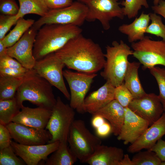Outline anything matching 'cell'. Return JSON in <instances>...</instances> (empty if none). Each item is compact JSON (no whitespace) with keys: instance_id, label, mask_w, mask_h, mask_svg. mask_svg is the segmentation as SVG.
Segmentation results:
<instances>
[{"instance_id":"cell-1","label":"cell","mask_w":165,"mask_h":165,"mask_svg":"<svg viewBox=\"0 0 165 165\" xmlns=\"http://www.w3.org/2000/svg\"><path fill=\"white\" fill-rule=\"evenodd\" d=\"M55 53L68 68L86 73H96L103 68L106 61L100 45L82 34Z\"/></svg>"},{"instance_id":"cell-2","label":"cell","mask_w":165,"mask_h":165,"mask_svg":"<svg viewBox=\"0 0 165 165\" xmlns=\"http://www.w3.org/2000/svg\"><path fill=\"white\" fill-rule=\"evenodd\" d=\"M82 32L79 27L72 25H44L38 30L36 36L33 49L35 59L39 60L55 53Z\"/></svg>"},{"instance_id":"cell-3","label":"cell","mask_w":165,"mask_h":165,"mask_svg":"<svg viewBox=\"0 0 165 165\" xmlns=\"http://www.w3.org/2000/svg\"><path fill=\"white\" fill-rule=\"evenodd\" d=\"M52 86L34 69L28 70L15 97L21 108L24 106V101H28L37 107L52 110L57 101Z\"/></svg>"},{"instance_id":"cell-4","label":"cell","mask_w":165,"mask_h":165,"mask_svg":"<svg viewBox=\"0 0 165 165\" xmlns=\"http://www.w3.org/2000/svg\"><path fill=\"white\" fill-rule=\"evenodd\" d=\"M106 50V61L101 75L116 87L124 83L129 62L128 57L133 55V51L122 40L113 41L112 46H107Z\"/></svg>"},{"instance_id":"cell-5","label":"cell","mask_w":165,"mask_h":165,"mask_svg":"<svg viewBox=\"0 0 165 165\" xmlns=\"http://www.w3.org/2000/svg\"><path fill=\"white\" fill-rule=\"evenodd\" d=\"M68 142L72 152L82 163H86L102 143L99 137L92 134L81 119H75L73 122Z\"/></svg>"},{"instance_id":"cell-6","label":"cell","mask_w":165,"mask_h":165,"mask_svg":"<svg viewBox=\"0 0 165 165\" xmlns=\"http://www.w3.org/2000/svg\"><path fill=\"white\" fill-rule=\"evenodd\" d=\"M56 100L46 127L52 136L48 143L57 141L60 143H67L70 129L75 120V113L74 109L69 105L65 104L60 97H57Z\"/></svg>"},{"instance_id":"cell-7","label":"cell","mask_w":165,"mask_h":165,"mask_svg":"<svg viewBox=\"0 0 165 165\" xmlns=\"http://www.w3.org/2000/svg\"><path fill=\"white\" fill-rule=\"evenodd\" d=\"M87 11L86 6L77 1L65 7L50 9L45 15L35 21L32 26L38 31L46 24H71L79 27L86 20Z\"/></svg>"},{"instance_id":"cell-8","label":"cell","mask_w":165,"mask_h":165,"mask_svg":"<svg viewBox=\"0 0 165 165\" xmlns=\"http://www.w3.org/2000/svg\"><path fill=\"white\" fill-rule=\"evenodd\" d=\"M133 57L137 59L144 70L157 65L165 67V41L155 40L148 36L131 43Z\"/></svg>"},{"instance_id":"cell-9","label":"cell","mask_w":165,"mask_h":165,"mask_svg":"<svg viewBox=\"0 0 165 165\" xmlns=\"http://www.w3.org/2000/svg\"><path fill=\"white\" fill-rule=\"evenodd\" d=\"M77 1L85 5L87 8L86 20L93 22L97 20L105 30L110 28V22L113 19H123L125 16L118 0Z\"/></svg>"},{"instance_id":"cell-10","label":"cell","mask_w":165,"mask_h":165,"mask_svg":"<svg viewBox=\"0 0 165 165\" xmlns=\"http://www.w3.org/2000/svg\"><path fill=\"white\" fill-rule=\"evenodd\" d=\"M63 75L68 84L70 91L69 105L79 113L86 112L84 101L96 73L63 70Z\"/></svg>"},{"instance_id":"cell-11","label":"cell","mask_w":165,"mask_h":165,"mask_svg":"<svg viewBox=\"0 0 165 165\" xmlns=\"http://www.w3.org/2000/svg\"><path fill=\"white\" fill-rule=\"evenodd\" d=\"M64 63L55 53H50L36 61L33 68L39 75L60 90L68 100L70 94L65 85L63 73Z\"/></svg>"},{"instance_id":"cell-12","label":"cell","mask_w":165,"mask_h":165,"mask_svg":"<svg viewBox=\"0 0 165 165\" xmlns=\"http://www.w3.org/2000/svg\"><path fill=\"white\" fill-rule=\"evenodd\" d=\"M37 31L31 27L15 43L7 48V54L28 70L33 69L36 61L33 49Z\"/></svg>"},{"instance_id":"cell-13","label":"cell","mask_w":165,"mask_h":165,"mask_svg":"<svg viewBox=\"0 0 165 165\" xmlns=\"http://www.w3.org/2000/svg\"><path fill=\"white\" fill-rule=\"evenodd\" d=\"M12 139L16 142L26 145L46 144L51 139L48 130L40 129L11 122L6 125Z\"/></svg>"},{"instance_id":"cell-14","label":"cell","mask_w":165,"mask_h":165,"mask_svg":"<svg viewBox=\"0 0 165 165\" xmlns=\"http://www.w3.org/2000/svg\"><path fill=\"white\" fill-rule=\"evenodd\" d=\"M135 114L147 121L149 126L157 121L164 112L159 95L146 94L142 97L134 99L128 107Z\"/></svg>"},{"instance_id":"cell-15","label":"cell","mask_w":165,"mask_h":165,"mask_svg":"<svg viewBox=\"0 0 165 165\" xmlns=\"http://www.w3.org/2000/svg\"><path fill=\"white\" fill-rule=\"evenodd\" d=\"M57 141L42 145H26L11 141V145L18 156L28 165H37L42 161H45L48 156L58 148Z\"/></svg>"},{"instance_id":"cell-16","label":"cell","mask_w":165,"mask_h":165,"mask_svg":"<svg viewBox=\"0 0 165 165\" xmlns=\"http://www.w3.org/2000/svg\"><path fill=\"white\" fill-rule=\"evenodd\" d=\"M149 126L148 122L138 116L128 107L125 108V116L118 140L125 145L132 144L137 140Z\"/></svg>"},{"instance_id":"cell-17","label":"cell","mask_w":165,"mask_h":165,"mask_svg":"<svg viewBox=\"0 0 165 165\" xmlns=\"http://www.w3.org/2000/svg\"><path fill=\"white\" fill-rule=\"evenodd\" d=\"M52 110L38 107L31 108L24 106L13 118L12 122L40 129L46 127Z\"/></svg>"},{"instance_id":"cell-18","label":"cell","mask_w":165,"mask_h":165,"mask_svg":"<svg viewBox=\"0 0 165 165\" xmlns=\"http://www.w3.org/2000/svg\"><path fill=\"white\" fill-rule=\"evenodd\" d=\"M143 134L129 146L128 151L134 153L143 149H150L165 135V113L150 126Z\"/></svg>"},{"instance_id":"cell-19","label":"cell","mask_w":165,"mask_h":165,"mask_svg":"<svg viewBox=\"0 0 165 165\" xmlns=\"http://www.w3.org/2000/svg\"><path fill=\"white\" fill-rule=\"evenodd\" d=\"M115 87L109 81L97 90L90 93L84 101L86 112L92 115L114 99Z\"/></svg>"},{"instance_id":"cell-20","label":"cell","mask_w":165,"mask_h":165,"mask_svg":"<svg viewBox=\"0 0 165 165\" xmlns=\"http://www.w3.org/2000/svg\"><path fill=\"white\" fill-rule=\"evenodd\" d=\"M124 155L121 148L101 144L86 163L90 165H119Z\"/></svg>"},{"instance_id":"cell-21","label":"cell","mask_w":165,"mask_h":165,"mask_svg":"<svg viewBox=\"0 0 165 165\" xmlns=\"http://www.w3.org/2000/svg\"><path fill=\"white\" fill-rule=\"evenodd\" d=\"M94 115H99L107 120L112 127V133L116 136L119 134L125 116V108L114 99Z\"/></svg>"},{"instance_id":"cell-22","label":"cell","mask_w":165,"mask_h":165,"mask_svg":"<svg viewBox=\"0 0 165 165\" xmlns=\"http://www.w3.org/2000/svg\"><path fill=\"white\" fill-rule=\"evenodd\" d=\"M150 20L149 13L143 12L138 17L129 24L120 26L118 30L127 35L129 42L132 43L142 39L145 37L147 28Z\"/></svg>"},{"instance_id":"cell-23","label":"cell","mask_w":165,"mask_h":165,"mask_svg":"<svg viewBox=\"0 0 165 165\" xmlns=\"http://www.w3.org/2000/svg\"><path fill=\"white\" fill-rule=\"evenodd\" d=\"M141 64L139 62H129L124 78V84L131 93L134 99L140 98L146 94L138 76V70Z\"/></svg>"},{"instance_id":"cell-24","label":"cell","mask_w":165,"mask_h":165,"mask_svg":"<svg viewBox=\"0 0 165 165\" xmlns=\"http://www.w3.org/2000/svg\"><path fill=\"white\" fill-rule=\"evenodd\" d=\"M68 146L67 143H60L58 148L45 160V165H72L78 160Z\"/></svg>"},{"instance_id":"cell-25","label":"cell","mask_w":165,"mask_h":165,"mask_svg":"<svg viewBox=\"0 0 165 165\" xmlns=\"http://www.w3.org/2000/svg\"><path fill=\"white\" fill-rule=\"evenodd\" d=\"M19 9L16 15L18 19L23 18L29 14H35L41 17L45 15L49 10L43 0H18Z\"/></svg>"},{"instance_id":"cell-26","label":"cell","mask_w":165,"mask_h":165,"mask_svg":"<svg viewBox=\"0 0 165 165\" xmlns=\"http://www.w3.org/2000/svg\"><path fill=\"white\" fill-rule=\"evenodd\" d=\"M35 21L32 19H25L20 18L14 28L1 40L7 47H10L15 43L24 33L32 26Z\"/></svg>"},{"instance_id":"cell-27","label":"cell","mask_w":165,"mask_h":165,"mask_svg":"<svg viewBox=\"0 0 165 165\" xmlns=\"http://www.w3.org/2000/svg\"><path fill=\"white\" fill-rule=\"evenodd\" d=\"M24 77L16 78L0 76V100L14 98Z\"/></svg>"},{"instance_id":"cell-28","label":"cell","mask_w":165,"mask_h":165,"mask_svg":"<svg viewBox=\"0 0 165 165\" xmlns=\"http://www.w3.org/2000/svg\"><path fill=\"white\" fill-rule=\"evenodd\" d=\"M21 108L15 97L0 100V124L6 126L11 122Z\"/></svg>"},{"instance_id":"cell-29","label":"cell","mask_w":165,"mask_h":165,"mask_svg":"<svg viewBox=\"0 0 165 165\" xmlns=\"http://www.w3.org/2000/svg\"><path fill=\"white\" fill-rule=\"evenodd\" d=\"M131 160L133 165H160L161 162L156 153L150 149L138 152Z\"/></svg>"},{"instance_id":"cell-30","label":"cell","mask_w":165,"mask_h":165,"mask_svg":"<svg viewBox=\"0 0 165 165\" xmlns=\"http://www.w3.org/2000/svg\"><path fill=\"white\" fill-rule=\"evenodd\" d=\"M120 3L123 6L122 9L125 16L129 19L136 17L142 6L146 9L149 7L147 0H124Z\"/></svg>"},{"instance_id":"cell-31","label":"cell","mask_w":165,"mask_h":165,"mask_svg":"<svg viewBox=\"0 0 165 165\" xmlns=\"http://www.w3.org/2000/svg\"><path fill=\"white\" fill-rule=\"evenodd\" d=\"M151 23L148 26L146 33L160 37L165 41V25L161 17L155 13H149Z\"/></svg>"},{"instance_id":"cell-32","label":"cell","mask_w":165,"mask_h":165,"mask_svg":"<svg viewBox=\"0 0 165 165\" xmlns=\"http://www.w3.org/2000/svg\"><path fill=\"white\" fill-rule=\"evenodd\" d=\"M17 156L11 145L0 150V165H25L24 161Z\"/></svg>"},{"instance_id":"cell-33","label":"cell","mask_w":165,"mask_h":165,"mask_svg":"<svg viewBox=\"0 0 165 165\" xmlns=\"http://www.w3.org/2000/svg\"><path fill=\"white\" fill-rule=\"evenodd\" d=\"M149 69L158 84L160 92L159 96L161 101L165 102V68L155 66Z\"/></svg>"},{"instance_id":"cell-34","label":"cell","mask_w":165,"mask_h":165,"mask_svg":"<svg viewBox=\"0 0 165 165\" xmlns=\"http://www.w3.org/2000/svg\"><path fill=\"white\" fill-rule=\"evenodd\" d=\"M134 99L132 94L124 83L115 87L114 99L117 101L124 108L128 107Z\"/></svg>"},{"instance_id":"cell-35","label":"cell","mask_w":165,"mask_h":165,"mask_svg":"<svg viewBox=\"0 0 165 165\" xmlns=\"http://www.w3.org/2000/svg\"><path fill=\"white\" fill-rule=\"evenodd\" d=\"M16 15L0 16V40L3 39L11 27L16 24L18 20Z\"/></svg>"},{"instance_id":"cell-36","label":"cell","mask_w":165,"mask_h":165,"mask_svg":"<svg viewBox=\"0 0 165 165\" xmlns=\"http://www.w3.org/2000/svg\"><path fill=\"white\" fill-rule=\"evenodd\" d=\"M19 7L14 0H0V12L2 14L16 15Z\"/></svg>"},{"instance_id":"cell-37","label":"cell","mask_w":165,"mask_h":165,"mask_svg":"<svg viewBox=\"0 0 165 165\" xmlns=\"http://www.w3.org/2000/svg\"><path fill=\"white\" fill-rule=\"evenodd\" d=\"M28 70L24 67L21 68H0V76L23 78Z\"/></svg>"},{"instance_id":"cell-38","label":"cell","mask_w":165,"mask_h":165,"mask_svg":"<svg viewBox=\"0 0 165 165\" xmlns=\"http://www.w3.org/2000/svg\"><path fill=\"white\" fill-rule=\"evenodd\" d=\"M12 139L6 126L0 124V150L11 145Z\"/></svg>"},{"instance_id":"cell-39","label":"cell","mask_w":165,"mask_h":165,"mask_svg":"<svg viewBox=\"0 0 165 165\" xmlns=\"http://www.w3.org/2000/svg\"><path fill=\"white\" fill-rule=\"evenodd\" d=\"M21 68L24 67L15 59L7 54L0 57V68Z\"/></svg>"},{"instance_id":"cell-40","label":"cell","mask_w":165,"mask_h":165,"mask_svg":"<svg viewBox=\"0 0 165 165\" xmlns=\"http://www.w3.org/2000/svg\"><path fill=\"white\" fill-rule=\"evenodd\" d=\"M49 9L62 8L71 5L73 0H43Z\"/></svg>"},{"instance_id":"cell-41","label":"cell","mask_w":165,"mask_h":165,"mask_svg":"<svg viewBox=\"0 0 165 165\" xmlns=\"http://www.w3.org/2000/svg\"><path fill=\"white\" fill-rule=\"evenodd\" d=\"M150 149L156 153L161 161H165V141L159 139Z\"/></svg>"},{"instance_id":"cell-42","label":"cell","mask_w":165,"mask_h":165,"mask_svg":"<svg viewBox=\"0 0 165 165\" xmlns=\"http://www.w3.org/2000/svg\"><path fill=\"white\" fill-rule=\"evenodd\" d=\"M97 136L104 138L108 136L112 133V127L110 124L105 122L102 125L96 129Z\"/></svg>"},{"instance_id":"cell-43","label":"cell","mask_w":165,"mask_h":165,"mask_svg":"<svg viewBox=\"0 0 165 165\" xmlns=\"http://www.w3.org/2000/svg\"><path fill=\"white\" fill-rule=\"evenodd\" d=\"M154 13L162 16L165 19V1L160 0L157 5L152 6Z\"/></svg>"},{"instance_id":"cell-44","label":"cell","mask_w":165,"mask_h":165,"mask_svg":"<svg viewBox=\"0 0 165 165\" xmlns=\"http://www.w3.org/2000/svg\"><path fill=\"white\" fill-rule=\"evenodd\" d=\"M91 124L92 126L95 129L102 125L106 121L105 119L100 116L93 115Z\"/></svg>"},{"instance_id":"cell-45","label":"cell","mask_w":165,"mask_h":165,"mask_svg":"<svg viewBox=\"0 0 165 165\" xmlns=\"http://www.w3.org/2000/svg\"><path fill=\"white\" fill-rule=\"evenodd\" d=\"M119 165H133V163L128 155L124 154V156L120 161Z\"/></svg>"},{"instance_id":"cell-46","label":"cell","mask_w":165,"mask_h":165,"mask_svg":"<svg viewBox=\"0 0 165 165\" xmlns=\"http://www.w3.org/2000/svg\"><path fill=\"white\" fill-rule=\"evenodd\" d=\"M7 48L2 42L0 40V57L7 54Z\"/></svg>"},{"instance_id":"cell-47","label":"cell","mask_w":165,"mask_h":165,"mask_svg":"<svg viewBox=\"0 0 165 165\" xmlns=\"http://www.w3.org/2000/svg\"><path fill=\"white\" fill-rule=\"evenodd\" d=\"M160 0H153L154 5H157Z\"/></svg>"},{"instance_id":"cell-48","label":"cell","mask_w":165,"mask_h":165,"mask_svg":"<svg viewBox=\"0 0 165 165\" xmlns=\"http://www.w3.org/2000/svg\"><path fill=\"white\" fill-rule=\"evenodd\" d=\"M162 104L164 112L165 113V102L161 101Z\"/></svg>"},{"instance_id":"cell-49","label":"cell","mask_w":165,"mask_h":165,"mask_svg":"<svg viewBox=\"0 0 165 165\" xmlns=\"http://www.w3.org/2000/svg\"><path fill=\"white\" fill-rule=\"evenodd\" d=\"M160 165H165V161H161Z\"/></svg>"}]
</instances>
